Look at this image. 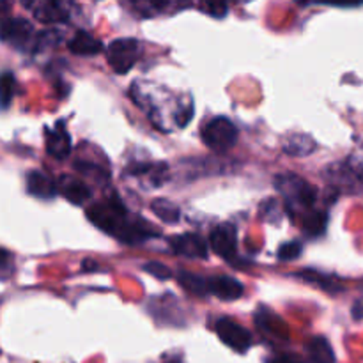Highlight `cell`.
<instances>
[{
	"instance_id": "cell-3",
	"label": "cell",
	"mask_w": 363,
	"mask_h": 363,
	"mask_svg": "<svg viewBox=\"0 0 363 363\" xmlns=\"http://www.w3.org/2000/svg\"><path fill=\"white\" fill-rule=\"evenodd\" d=\"M202 140L209 149L216 152H225L233 149L238 142V130L234 123L227 117H213L204 128H202Z\"/></svg>"
},
{
	"instance_id": "cell-24",
	"label": "cell",
	"mask_w": 363,
	"mask_h": 363,
	"mask_svg": "<svg viewBox=\"0 0 363 363\" xmlns=\"http://www.w3.org/2000/svg\"><path fill=\"white\" fill-rule=\"evenodd\" d=\"M142 269L144 272H147L149 275L156 277V279L160 280H167L172 277V273H170V269L167 268L165 264H162V262H145L144 266H142Z\"/></svg>"
},
{
	"instance_id": "cell-23",
	"label": "cell",
	"mask_w": 363,
	"mask_h": 363,
	"mask_svg": "<svg viewBox=\"0 0 363 363\" xmlns=\"http://www.w3.org/2000/svg\"><path fill=\"white\" fill-rule=\"evenodd\" d=\"M13 92H14V77L9 73V71H6V73L2 74V105L4 108H7L11 103V99H13Z\"/></svg>"
},
{
	"instance_id": "cell-9",
	"label": "cell",
	"mask_w": 363,
	"mask_h": 363,
	"mask_svg": "<svg viewBox=\"0 0 363 363\" xmlns=\"http://www.w3.org/2000/svg\"><path fill=\"white\" fill-rule=\"evenodd\" d=\"M25 7L43 23H60L69 20L71 6L66 2H50V0H39V2H27Z\"/></svg>"
},
{
	"instance_id": "cell-12",
	"label": "cell",
	"mask_w": 363,
	"mask_h": 363,
	"mask_svg": "<svg viewBox=\"0 0 363 363\" xmlns=\"http://www.w3.org/2000/svg\"><path fill=\"white\" fill-rule=\"evenodd\" d=\"M208 287L209 293L222 298V300H238L245 291L243 284L240 280L227 275H218L213 277V279H208Z\"/></svg>"
},
{
	"instance_id": "cell-7",
	"label": "cell",
	"mask_w": 363,
	"mask_h": 363,
	"mask_svg": "<svg viewBox=\"0 0 363 363\" xmlns=\"http://www.w3.org/2000/svg\"><path fill=\"white\" fill-rule=\"evenodd\" d=\"M170 247L174 254L188 259H206L208 257V243L202 240L201 234L184 233L170 238Z\"/></svg>"
},
{
	"instance_id": "cell-15",
	"label": "cell",
	"mask_w": 363,
	"mask_h": 363,
	"mask_svg": "<svg viewBox=\"0 0 363 363\" xmlns=\"http://www.w3.org/2000/svg\"><path fill=\"white\" fill-rule=\"evenodd\" d=\"M307 354L312 363H335V353L328 339L318 335L307 342Z\"/></svg>"
},
{
	"instance_id": "cell-11",
	"label": "cell",
	"mask_w": 363,
	"mask_h": 363,
	"mask_svg": "<svg viewBox=\"0 0 363 363\" xmlns=\"http://www.w3.org/2000/svg\"><path fill=\"white\" fill-rule=\"evenodd\" d=\"M46 152L57 160H64L71 152V137L62 124L46 130Z\"/></svg>"
},
{
	"instance_id": "cell-2",
	"label": "cell",
	"mask_w": 363,
	"mask_h": 363,
	"mask_svg": "<svg viewBox=\"0 0 363 363\" xmlns=\"http://www.w3.org/2000/svg\"><path fill=\"white\" fill-rule=\"evenodd\" d=\"M275 186L284 195L291 209H308L315 204L318 199V188L308 184L296 174H280L275 179Z\"/></svg>"
},
{
	"instance_id": "cell-4",
	"label": "cell",
	"mask_w": 363,
	"mask_h": 363,
	"mask_svg": "<svg viewBox=\"0 0 363 363\" xmlns=\"http://www.w3.org/2000/svg\"><path fill=\"white\" fill-rule=\"evenodd\" d=\"M140 52L142 46L137 39L121 38L108 45V48H106V60H108L110 67L116 73L124 74L137 64Z\"/></svg>"
},
{
	"instance_id": "cell-6",
	"label": "cell",
	"mask_w": 363,
	"mask_h": 363,
	"mask_svg": "<svg viewBox=\"0 0 363 363\" xmlns=\"http://www.w3.org/2000/svg\"><path fill=\"white\" fill-rule=\"evenodd\" d=\"M209 247L222 259H233L238 250V233L230 223H220L209 234Z\"/></svg>"
},
{
	"instance_id": "cell-28",
	"label": "cell",
	"mask_w": 363,
	"mask_h": 363,
	"mask_svg": "<svg viewBox=\"0 0 363 363\" xmlns=\"http://www.w3.org/2000/svg\"><path fill=\"white\" fill-rule=\"evenodd\" d=\"M167 363H183V362H181V358H172V360L167 362Z\"/></svg>"
},
{
	"instance_id": "cell-26",
	"label": "cell",
	"mask_w": 363,
	"mask_h": 363,
	"mask_svg": "<svg viewBox=\"0 0 363 363\" xmlns=\"http://www.w3.org/2000/svg\"><path fill=\"white\" fill-rule=\"evenodd\" d=\"M269 363H305L301 358L294 357V354H279V357L273 358Z\"/></svg>"
},
{
	"instance_id": "cell-21",
	"label": "cell",
	"mask_w": 363,
	"mask_h": 363,
	"mask_svg": "<svg viewBox=\"0 0 363 363\" xmlns=\"http://www.w3.org/2000/svg\"><path fill=\"white\" fill-rule=\"evenodd\" d=\"M298 277H300V279H303V280H307V282H311V284H319V286H321L323 289L328 291V293H335V291L340 289L339 284L333 282L330 277L321 275V273H318V272H312V269H307V272L300 273Z\"/></svg>"
},
{
	"instance_id": "cell-25",
	"label": "cell",
	"mask_w": 363,
	"mask_h": 363,
	"mask_svg": "<svg viewBox=\"0 0 363 363\" xmlns=\"http://www.w3.org/2000/svg\"><path fill=\"white\" fill-rule=\"evenodd\" d=\"M201 9H204L206 13L211 14V16H216V18H222L227 14L225 4H202Z\"/></svg>"
},
{
	"instance_id": "cell-13",
	"label": "cell",
	"mask_w": 363,
	"mask_h": 363,
	"mask_svg": "<svg viewBox=\"0 0 363 363\" xmlns=\"http://www.w3.org/2000/svg\"><path fill=\"white\" fill-rule=\"evenodd\" d=\"M27 191L30 195H34V197L50 201V199L55 197V194L59 191V186L45 172H41V170H32L27 176Z\"/></svg>"
},
{
	"instance_id": "cell-20",
	"label": "cell",
	"mask_w": 363,
	"mask_h": 363,
	"mask_svg": "<svg viewBox=\"0 0 363 363\" xmlns=\"http://www.w3.org/2000/svg\"><path fill=\"white\" fill-rule=\"evenodd\" d=\"M269 319H272V312H259V314L255 315V321H257V325L261 326L262 330L269 332L272 335H279V337L287 335V326L282 319L277 318L275 323H272Z\"/></svg>"
},
{
	"instance_id": "cell-10",
	"label": "cell",
	"mask_w": 363,
	"mask_h": 363,
	"mask_svg": "<svg viewBox=\"0 0 363 363\" xmlns=\"http://www.w3.org/2000/svg\"><path fill=\"white\" fill-rule=\"evenodd\" d=\"M59 191L74 206H82L91 199L92 190L89 188V184H85L84 181L77 179V177L71 176H62L57 183Z\"/></svg>"
},
{
	"instance_id": "cell-19",
	"label": "cell",
	"mask_w": 363,
	"mask_h": 363,
	"mask_svg": "<svg viewBox=\"0 0 363 363\" xmlns=\"http://www.w3.org/2000/svg\"><path fill=\"white\" fill-rule=\"evenodd\" d=\"M326 223H328V215L323 211H312L305 215L303 218V230L308 236H321L326 230Z\"/></svg>"
},
{
	"instance_id": "cell-18",
	"label": "cell",
	"mask_w": 363,
	"mask_h": 363,
	"mask_svg": "<svg viewBox=\"0 0 363 363\" xmlns=\"http://www.w3.org/2000/svg\"><path fill=\"white\" fill-rule=\"evenodd\" d=\"M177 280H179L181 287L186 289L188 293L197 294V296H206V294H209L208 279H202V277L195 275V273H190V272H179Z\"/></svg>"
},
{
	"instance_id": "cell-8",
	"label": "cell",
	"mask_w": 363,
	"mask_h": 363,
	"mask_svg": "<svg viewBox=\"0 0 363 363\" xmlns=\"http://www.w3.org/2000/svg\"><path fill=\"white\" fill-rule=\"evenodd\" d=\"M34 27L25 18H9L2 23V39L16 48H27L32 43Z\"/></svg>"
},
{
	"instance_id": "cell-22",
	"label": "cell",
	"mask_w": 363,
	"mask_h": 363,
	"mask_svg": "<svg viewBox=\"0 0 363 363\" xmlns=\"http://www.w3.org/2000/svg\"><path fill=\"white\" fill-rule=\"evenodd\" d=\"M303 252V245L300 241H289V243H284L282 247L279 248V259L280 261H294L298 259Z\"/></svg>"
},
{
	"instance_id": "cell-27",
	"label": "cell",
	"mask_w": 363,
	"mask_h": 363,
	"mask_svg": "<svg viewBox=\"0 0 363 363\" xmlns=\"http://www.w3.org/2000/svg\"><path fill=\"white\" fill-rule=\"evenodd\" d=\"M353 319H357V321H362V319H363V298H360V300L354 301V305H353Z\"/></svg>"
},
{
	"instance_id": "cell-17",
	"label": "cell",
	"mask_w": 363,
	"mask_h": 363,
	"mask_svg": "<svg viewBox=\"0 0 363 363\" xmlns=\"http://www.w3.org/2000/svg\"><path fill=\"white\" fill-rule=\"evenodd\" d=\"M151 211L158 216L162 222L165 223H177L181 218V211L174 202H170L169 199H155L151 202Z\"/></svg>"
},
{
	"instance_id": "cell-14",
	"label": "cell",
	"mask_w": 363,
	"mask_h": 363,
	"mask_svg": "<svg viewBox=\"0 0 363 363\" xmlns=\"http://www.w3.org/2000/svg\"><path fill=\"white\" fill-rule=\"evenodd\" d=\"M67 46H69V50L74 55H96V53H99L103 50L101 41L85 30H78L77 34L71 38Z\"/></svg>"
},
{
	"instance_id": "cell-16",
	"label": "cell",
	"mask_w": 363,
	"mask_h": 363,
	"mask_svg": "<svg viewBox=\"0 0 363 363\" xmlns=\"http://www.w3.org/2000/svg\"><path fill=\"white\" fill-rule=\"evenodd\" d=\"M284 152L289 156H308L315 151L314 138L305 133H293L284 140Z\"/></svg>"
},
{
	"instance_id": "cell-5",
	"label": "cell",
	"mask_w": 363,
	"mask_h": 363,
	"mask_svg": "<svg viewBox=\"0 0 363 363\" xmlns=\"http://www.w3.org/2000/svg\"><path fill=\"white\" fill-rule=\"evenodd\" d=\"M215 332L218 333L220 340H222L225 346H229L230 350L238 351V353H245V351L250 350L252 346V333L248 332L245 326L238 325L233 319L222 318L215 323Z\"/></svg>"
},
{
	"instance_id": "cell-1",
	"label": "cell",
	"mask_w": 363,
	"mask_h": 363,
	"mask_svg": "<svg viewBox=\"0 0 363 363\" xmlns=\"http://www.w3.org/2000/svg\"><path fill=\"white\" fill-rule=\"evenodd\" d=\"M87 216L94 225H98L110 236H116L117 240L124 241V243H137V241L158 236V233L152 230L151 225L144 220L131 222L128 209L124 208L119 199H112V201L103 202V204L92 206L87 209Z\"/></svg>"
}]
</instances>
